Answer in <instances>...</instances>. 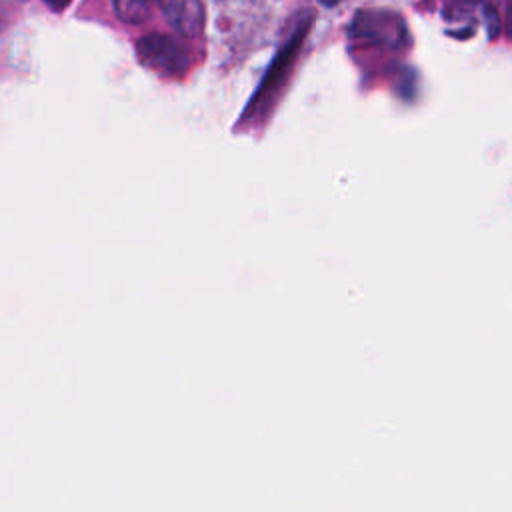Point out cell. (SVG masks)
I'll use <instances>...</instances> for the list:
<instances>
[{
    "instance_id": "obj_1",
    "label": "cell",
    "mask_w": 512,
    "mask_h": 512,
    "mask_svg": "<svg viewBox=\"0 0 512 512\" xmlns=\"http://www.w3.org/2000/svg\"><path fill=\"white\" fill-rule=\"evenodd\" d=\"M136 54L144 66L166 76H180L190 64L184 46L166 34L142 36L136 42Z\"/></svg>"
},
{
    "instance_id": "obj_2",
    "label": "cell",
    "mask_w": 512,
    "mask_h": 512,
    "mask_svg": "<svg viewBox=\"0 0 512 512\" xmlns=\"http://www.w3.org/2000/svg\"><path fill=\"white\" fill-rule=\"evenodd\" d=\"M164 16L184 36H196L202 30L204 8L200 0H160Z\"/></svg>"
},
{
    "instance_id": "obj_3",
    "label": "cell",
    "mask_w": 512,
    "mask_h": 512,
    "mask_svg": "<svg viewBox=\"0 0 512 512\" xmlns=\"http://www.w3.org/2000/svg\"><path fill=\"white\" fill-rule=\"evenodd\" d=\"M150 2L154 0H114V8L124 22H142L150 12Z\"/></svg>"
},
{
    "instance_id": "obj_4",
    "label": "cell",
    "mask_w": 512,
    "mask_h": 512,
    "mask_svg": "<svg viewBox=\"0 0 512 512\" xmlns=\"http://www.w3.org/2000/svg\"><path fill=\"white\" fill-rule=\"evenodd\" d=\"M52 10H64L68 4H70V0H44Z\"/></svg>"
},
{
    "instance_id": "obj_5",
    "label": "cell",
    "mask_w": 512,
    "mask_h": 512,
    "mask_svg": "<svg viewBox=\"0 0 512 512\" xmlns=\"http://www.w3.org/2000/svg\"><path fill=\"white\" fill-rule=\"evenodd\" d=\"M506 30H508V34L512 38V2L508 4V12H506Z\"/></svg>"
},
{
    "instance_id": "obj_6",
    "label": "cell",
    "mask_w": 512,
    "mask_h": 512,
    "mask_svg": "<svg viewBox=\"0 0 512 512\" xmlns=\"http://www.w3.org/2000/svg\"><path fill=\"white\" fill-rule=\"evenodd\" d=\"M322 2H324V4H332L334 0H322Z\"/></svg>"
}]
</instances>
